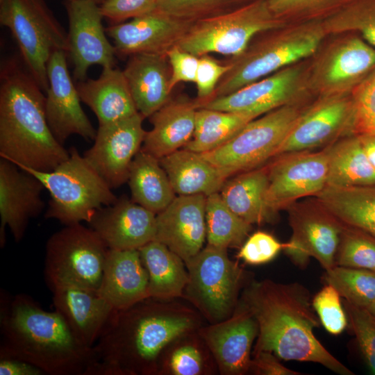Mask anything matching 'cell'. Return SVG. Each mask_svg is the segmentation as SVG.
Masks as SVG:
<instances>
[{"label": "cell", "mask_w": 375, "mask_h": 375, "mask_svg": "<svg viewBox=\"0 0 375 375\" xmlns=\"http://www.w3.org/2000/svg\"><path fill=\"white\" fill-rule=\"evenodd\" d=\"M193 22L153 12L106 28L116 55L163 53L176 46Z\"/></svg>", "instance_id": "obj_20"}, {"label": "cell", "mask_w": 375, "mask_h": 375, "mask_svg": "<svg viewBox=\"0 0 375 375\" xmlns=\"http://www.w3.org/2000/svg\"><path fill=\"white\" fill-rule=\"evenodd\" d=\"M229 69L228 62L222 64L209 54L199 56L194 83L200 103L212 98L219 81Z\"/></svg>", "instance_id": "obj_46"}, {"label": "cell", "mask_w": 375, "mask_h": 375, "mask_svg": "<svg viewBox=\"0 0 375 375\" xmlns=\"http://www.w3.org/2000/svg\"><path fill=\"white\" fill-rule=\"evenodd\" d=\"M157 0H106L100 5L104 18L113 24L156 11Z\"/></svg>", "instance_id": "obj_47"}, {"label": "cell", "mask_w": 375, "mask_h": 375, "mask_svg": "<svg viewBox=\"0 0 375 375\" xmlns=\"http://www.w3.org/2000/svg\"><path fill=\"white\" fill-rule=\"evenodd\" d=\"M135 105L150 117L169 99V63L167 54L137 53L129 56L122 70Z\"/></svg>", "instance_id": "obj_27"}, {"label": "cell", "mask_w": 375, "mask_h": 375, "mask_svg": "<svg viewBox=\"0 0 375 375\" xmlns=\"http://www.w3.org/2000/svg\"><path fill=\"white\" fill-rule=\"evenodd\" d=\"M108 248L90 227L66 225L46 244L44 274L50 287L72 285L99 291Z\"/></svg>", "instance_id": "obj_10"}, {"label": "cell", "mask_w": 375, "mask_h": 375, "mask_svg": "<svg viewBox=\"0 0 375 375\" xmlns=\"http://www.w3.org/2000/svg\"><path fill=\"white\" fill-rule=\"evenodd\" d=\"M258 333V323L242 302L232 316L199 332L220 371L233 375L249 370L251 349Z\"/></svg>", "instance_id": "obj_23"}, {"label": "cell", "mask_w": 375, "mask_h": 375, "mask_svg": "<svg viewBox=\"0 0 375 375\" xmlns=\"http://www.w3.org/2000/svg\"><path fill=\"white\" fill-rule=\"evenodd\" d=\"M138 250L149 275V298L167 299L181 296L188 281L183 260L156 240Z\"/></svg>", "instance_id": "obj_35"}, {"label": "cell", "mask_w": 375, "mask_h": 375, "mask_svg": "<svg viewBox=\"0 0 375 375\" xmlns=\"http://www.w3.org/2000/svg\"><path fill=\"white\" fill-rule=\"evenodd\" d=\"M256 374L265 375H299L300 372L287 368L277 359V357L269 351H260L255 353L251 360L249 370Z\"/></svg>", "instance_id": "obj_50"}, {"label": "cell", "mask_w": 375, "mask_h": 375, "mask_svg": "<svg viewBox=\"0 0 375 375\" xmlns=\"http://www.w3.org/2000/svg\"><path fill=\"white\" fill-rule=\"evenodd\" d=\"M315 198L341 224L375 239V185L326 186Z\"/></svg>", "instance_id": "obj_32"}, {"label": "cell", "mask_w": 375, "mask_h": 375, "mask_svg": "<svg viewBox=\"0 0 375 375\" xmlns=\"http://www.w3.org/2000/svg\"><path fill=\"white\" fill-rule=\"evenodd\" d=\"M144 119L138 112L99 126L93 145L83 155L111 189L128 180L131 162L141 149L147 132L142 126Z\"/></svg>", "instance_id": "obj_16"}, {"label": "cell", "mask_w": 375, "mask_h": 375, "mask_svg": "<svg viewBox=\"0 0 375 375\" xmlns=\"http://www.w3.org/2000/svg\"><path fill=\"white\" fill-rule=\"evenodd\" d=\"M323 36L320 27L302 26L277 32L249 45L228 62L230 69L219 81L212 98L228 95L311 56Z\"/></svg>", "instance_id": "obj_7"}, {"label": "cell", "mask_w": 375, "mask_h": 375, "mask_svg": "<svg viewBox=\"0 0 375 375\" xmlns=\"http://www.w3.org/2000/svg\"><path fill=\"white\" fill-rule=\"evenodd\" d=\"M204 194L178 195L156 215L154 240L166 245L184 262L201 249L206 238Z\"/></svg>", "instance_id": "obj_21"}, {"label": "cell", "mask_w": 375, "mask_h": 375, "mask_svg": "<svg viewBox=\"0 0 375 375\" xmlns=\"http://www.w3.org/2000/svg\"><path fill=\"white\" fill-rule=\"evenodd\" d=\"M68 151V158L51 171L17 166L37 177L49 191L46 218L65 226L89 223L99 209L114 203L117 198L76 147Z\"/></svg>", "instance_id": "obj_5"}, {"label": "cell", "mask_w": 375, "mask_h": 375, "mask_svg": "<svg viewBox=\"0 0 375 375\" xmlns=\"http://www.w3.org/2000/svg\"><path fill=\"white\" fill-rule=\"evenodd\" d=\"M158 1V0H157V1Z\"/></svg>", "instance_id": "obj_57"}, {"label": "cell", "mask_w": 375, "mask_h": 375, "mask_svg": "<svg viewBox=\"0 0 375 375\" xmlns=\"http://www.w3.org/2000/svg\"><path fill=\"white\" fill-rule=\"evenodd\" d=\"M55 310L75 336L92 348L117 311L99 292L72 285L51 287Z\"/></svg>", "instance_id": "obj_24"}, {"label": "cell", "mask_w": 375, "mask_h": 375, "mask_svg": "<svg viewBox=\"0 0 375 375\" xmlns=\"http://www.w3.org/2000/svg\"><path fill=\"white\" fill-rule=\"evenodd\" d=\"M206 224L208 244L224 249L241 247L252 229V224L226 206L219 192L207 196Z\"/></svg>", "instance_id": "obj_37"}, {"label": "cell", "mask_w": 375, "mask_h": 375, "mask_svg": "<svg viewBox=\"0 0 375 375\" xmlns=\"http://www.w3.org/2000/svg\"><path fill=\"white\" fill-rule=\"evenodd\" d=\"M324 0H267L269 10L276 17L304 10Z\"/></svg>", "instance_id": "obj_52"}, {"label": "cell", "mask_w": 375, "mask_h": 375, "mask_svg": "<svg viewBox=\"0 0 375 375\" xmlns=\"http://www.w3.org/2000/svg\"><path fill=\"white\" fill-rule=\"evenodd\" d=\"M335 265L375 272V239L359 229L343 225Z\"/></svg>", "instance_id": "obj_39"}, {"label": "cell", "mask_w": 375, "mask_h": 375, "mask_svg": "<svg viewBox=\"0 0 375 375\" xmlns=\"http://www.w3.org/2000/svg\"><path fill=\"white\" fill-rule=\"evenodd\" d=\"M301 72L289 66L220 97L200 103L199 108L244 113L258 117L284 105L294 103Z\"/></svg>", "instance_id": "obj_19"}, {"label": "cell", "mask_w": 375, "mask_h": 375, "mask_svg": "<svg viewBox=\"0 0 375 375\" xmlns=\"http://www.w3.org/2000/svg\"><path fill=\"white\" fill-rule=\"evenodd\" d=\"M76 85L81 102L94 113L99 126L138 112L123 71L115 67L103 68L97 78H87Z\"/></svg>", "instance_id": "obj_29"}, {"label": "cell", "mask_w": 375, "mask_h": 375, "mask_svg": "<svg viewBox=\"0 0 375 375\" xmlns=\"http://www.w3.org/2000/svg\"><path fill=\"white\" fill-rule=\"evenodd\" d=\"M226 249L208 244L185 262L186 298L216 323L231 316L243 280L242 270L229 259Z\"/></svg>", "instance_id": "obj_11"}, {"label": "cell", "mask_w": 375, "mask_h": 375, "mask_svg": "<svg viewBox=\"0 0 375 375\" xmlns=\"http://www.w3.org/2000/svg\"><path fill=\"white\" fill-rule=\"evenodd\" d=\"M292 235L283 251L299 267L311 257L328 270L335 265L343 224L315 197L297 201L287 209Z\"/></svg>", "instance_id": "obj_12"}, {"label": "cell", "mask_w": 375, "mask_h": 375, "mask_svg": "<svg viewBox=\"0 0 375 375\" xmlns=\"http://www.w3.org/2000/svg\"><path fill=\"white\" fill-rule=\"evenodd\" d=\"M68 19L67 56L73 64L77 82L87 79L94 65L114 67L116 52L107 38L100 5L92 0L65 1Z\"/></svg>", "instance_id": "obj_15"}, {"label": "cell", "mask_w": 375, "mask_h": 375, "mask_svg": "<svg viewBox=\"0 0 375 375\" xmlns=\"http://www.w3.org/2000/svg\"><path fill=\"white\" fill-rule=\"evenodd\" d=\"M233 0H158L156 11L183 20L196 21L219 13Z\"/></svg>", "instance_id": "obj_43"}, {"label": "cell", "mask_w": 375, "mask_h": 375, "mask_svg": "<svg viewBox=\"0 0 375 375\" xmlns=\"http://www.w3.org/2000/svg\"><path fill=\"white\" fill-rule=\"evenodd\" d=\"M22 62L9 57L1 62L0 156L17 165L51 171L69 153L52 134L44 92Z\"/></svg>", "instance_id": "obj_2"}, {"label": "cell", "mask_w": 375, "mask_h": 375, "mask_svg": "<svg viewBox=\"0 0 375 375\" xmlns=\"http://www.w3.org/2000/svg\"><path fill=\"white\" fill-rule=\"evenodd\" d=\"M242 302L258 323L255 353L269 351L284 360L312 362L340 375L354 374L315 337L314 329L320 322L302 285L254 282L245 290Z\"/></svg>", "instance_id": "obj_1"}, {"label": "cell", "mask_w": 375, "mask_h": 375, "mask_svg": "<svg viewBox=\"0 0 375 375\" xmlns=\"http://www.w3.org/2000/svg\"><path fill=\"white\" fill-rule=\"evenodd\" d=\"M303 111L295 102L281 106L248 122L221 147L200 154L227 178L259 167L275 157Z\"/></svg>", "instance_id": "obj_9"}, {"label": "cell", "mask_w": 375, "mask_h": 375, "mask_svg": "<svg viewBox=\"0 0 375 375\" xmlns=\"http://www.w3.org/2000/svg\"><path fill=\"white\" fill-rule=\"evenodd\" d=\"M67 54L58 51L50 58L47 65L49 81L45 96L46 118L57 141L64 145L72 135L94 140L97 130L81 105V99L69 74Z\"/></svg>", "instance_id": "obj_17"}, {"label": "cell", "mask_w": 375, "mask_h": 375, "mask_svg": "<svg viewBox=\"0 0 375 375\" xmlns=\"http://www.w3.org/2000/svg\"><path fill=\"white\" fill-rule=\"evenodd\" d=\"M127 181L131 199L156 215L176 197L159 159L142 149L131 162Z\"/></svg>", "instance_id": "obj_34"}, {"label": "cell", "mask_w": 375, "mask_h": 375, "mask_svg": "<svg viewBox=\"0 0 375 375\" xmlns=\"http://www.w3.org/2000/svg\"><path fill=\"white\" fill-rule=\"evenodd\" d=\"M143 302L116 311L92 347V375L151 372L163 348L192 328L190 318L162 314Z\"/></svg>", "instance_id": "obj_4"}, {"label": "cell", "mask_w": 375, "mask_h": 375, "mask_svg": "<svg viewBox=\"0 0 375 375\" xmlns=\"http://www.w3.org/2000/svg\"><path fill=\"white\" fill-rule=\"evenodd\" d=\"M333 31H356L375 48V0H358L344 16V22L330 26Z\"/></svg>", "instance_id": "obj_44"}, {"label": "cell", "mask_w": 375, "mask_h": 375, "mask_svg": "<svg viewBox=\"0 0 375 375\" xmlns=\"http://www.w3.org/2000/svg\"><path fill=\"white\" fill-rule=\"evenodd\" d=\"M0 23L10 30L22 62L46 92L49 60L56 51L67 53V31L44 0H0Z\"/></svg>", "instance_id": "obj_6"}, {"label": "cell", "mask_w": 375, "mask_h": 375, "mask_svg": "<svg viewBox=\"0 0 375 375\" xmlns=\"http://www.w3.org/2000/svg\"><path fill=\"white\" fill-rule=\"evenodd\" d=\"M268 184L267 167H259L226 181L219 194L226 206L247 222L271 223L278 212L267 202Z\"/></svg>", "instance_id": "obj_30"}, {"label": "cell", "mask_w": 375, "mask_h": 375, "mask_svg": "<svg viewBox=\"0 0 375 375\" xmlns=\"http://www.w3.org/2000/svg\"><path fill=\"white\" fill-rule=\"evenodd\" d=\"M175 193L178 195L219 192L227 178L199 153L178 149L160 159Z\"/></svg>", "instance_id": "obj_31"}, {"label": "cell", "mask_w": 375, "mask_h": 375, "mask_svg": "<svg viewBox=\"0 0 375 375\" xmlns=\"http://www.w3.org/2000/svg\"><path fill=\"white\" fill-rule=\"evenodd\" d=\"M170 368L176 375H197L202 368V358L199 351L191 346L177 349L170 359Z\"/></svg>", "instance_id": "obj_49"}, {"label": "cell", "mask_w": 375, "mask_h": 375, "mask_svg": "<svg viewBox=\"0 0 375 375\" xmlns=\"http://www.w3.org/2000/svg\"><path fill=\"white\" fill-rule=\"evenodd\" d=\"M360 136L365 152L375 172V135H358Z\"/></svg>", "instance_id": "obj_53"}, {"label": "cell", "mask_w": 375, "mask_h": 375, "mask_svg": "<svg viewBox=\"0 0 375 375\" xmlns=\"http://www.w3.org/2000/svg\"><path fill=\"white\" fill-rule=\"evenodd\" d=\"M375 67V48L353 35L335 45L315 69V82L324 97L357 86ZM354 89V88H353Z\"/></svg>", "instance_id": "obj_25"}, {"label": "cell", "mask_w": 375, "mask_h": 375, "mask_svg": "<svg viewBox=\"0 0 375 375\" xmlns=\"http://www.w3.org/2000/svg\"><path fill=\"white\" fill-rule=\"evenodd\" d=\"M1 375H42L45 373L39 367L22 359L0 356Z\"/></svg>", "instance_id": "obj_51"}, {"label": "cell", "mask_w": 375, "mask_h": 375, "mask_svg": "<svg viewBox=\"0 0 375 375\" xmlns=\"http://www.w3.org/2000/svg\"><path fill=\"white\" fill-rule=\"evenodd\" d=\"M282 24L267 1L258 0L194 21L177 46L197 56L215 53L233 58L242 53L255 36Z\"/></svg>", "instance_id": "obj_8"}, {"label": "cell", "mask_w": 375, "mask_h": 375, "mask_svg": "<svg viewBox=\"0 0 375 375\" xmlns=\"http://www.w3.org/2000/svg\"><path fill=\"white\" fill-rule=\"evenodd\" d=\"M99 292L116 310L149 298V275L138 249L108 250Z\"/></svg>", "instance_id": "obj_26"}, {"label": "cell", "mask_w": 375, "mask_h": 375, "mask_svg": "<svg viewBox=\"0 0 375 375\" xmlns=\"http://www.w3.org/2000/svg\"><path fill=\"white\" fill-rule=\"evenodd\" d=\"M166 54L171 68V92L181 82H195L199 56L183 51L177 45L167 51Z\"/></svg>", "instance_id": "obj_48"}, {"label": "cell", "mask_w": 375, "mask_h": 375, "mask_svg": "<svg viewBox=\"0 0 375 375\" xmlns=\"http://www.w3.org/2000/svg\"><path fill=\"white\" fill-rule=\"evenodd\" d=\"M354 135H375V67L353 90Z\"/></svg>", "instance_id": "obj_42"}, {"label": "cell", "mask_w": 375, "mask_h": 375, "mask_svg": "<svg viewBox=\"0 0 375 375\" xmlns=\"http://www.w3.org/2000/svg\"><path fill=\"white\" fill-rule=\"evenodd\" d=\"M253 119L256 117L244 113L199 108L192 138L183 149L199 153L212 151L230 140Z\"/></svg>", "instance_id": "obj_36"}, {"label": "cell", "mask_w": 375, "mask_h": 375, "mask_svg": "<svg viewBox=\"0 0 375 375\" xmlns=\"http://www.w3.org/2000/svg\"><path fill=\"white\" fill-rule=\"evenodd\" d=\"M283 243L272 235L257 231L241 246L238 256L251 265H261L272 260L283 250Z\"/></svg>", "instance_id": "obj_45"}, {"label": "cell", "mask_w": 375, "mask_h": 375, "mask_svg": "<svg viewBox=\"0 0 375 375\" xmlns=\"http://www.w3.org/2000/svg\"><path fill=\"white\" fill-rule=\"evenodd\" d=\"M88 224L108 249H139L155 239L156 214L122 197L99 209Z\"/></svg>", "instance_id": "obj_22"}, {"label": "cell", "mask_w": 375, "mask_h": 375, "mask_svg": "<svg viewBox=\"0 0 375 375\" xmlns=\"http://www.w3.org/2000/svg\"><path fill=\"white\" fill-rule=\"evenodd\" d=\"M45 189L33 174L19 168L12 161L0 159V244L6 243V227L13 238L19 242L24 237L29 219L43 210L41 197Z\"/></svg>", "instance_id": "obj_18"}, {"label": "cell", "mask_w": 375, "mask_h": 375, "mask_svg": "<svg viewBox=\"0 0 375 375\" xmlns=\"http://www.w3.org/2000/svg\"><path fill=\"white\" fill-rule=\"evenodd\" d=\"M324 280L354 306L366 308L375 300L374 271L335 265L326 270Z\"/></svg>", "instance_id": "obj_38"}, {"label": "cell", "mask_w": 375, "mask_h": 375, "mask_svg": "<svg viewBox=\"0 0 375 375\" xmlns=\"http://www.w3.org/2000/svg\"><path fill=\"white\" fill-rule=\"evenodd\" d=\"M94 1L96 3L101 5L102 3H103L106 0H92Z\"/></svg>", "instance_id": "obj_55"}, {"label": "cell", "mask_w": 375, "mask_h": 375, "mask_svg": "<svg viewBox=\"0 0 375 375\" xmlns=\"http://www.w3.org/2000/svg\"><path fill=\"white\" fill-rule=\"evenodd\" d=\"M349 326L362 356L372 374H375V317L366 308L344 301Z\"/></svg>", "instance_id": "obj_40"}, {"label": "cell", "mask_w": 375, "mask_h": 375, "mask_svg": "<svg viewBox=\"0 0 375 375\" xmlns=\"http://www.w3.org/2000/svg\"><path fill=\"white\" fill-rule=\"evenodd\" d=\"M1 310L0 356L15 357L50 375H85L92 348L83 344L56 310L17 294Z\"/></svg>", "instance_id": "obj_3"}, {"label": "cell", "mask_w": 375, "mask_h": 375, "mask_svg": "<svg viewBox=\"0 0 375 375\" xmlns=\"http://www.w3.org/2000/svg\"><path fill=\"white\" fill-rule=\"evenodd\" d=\"M340 295L331 285L326 284L312 299V308L325 330L332 335L342 333L348 325Z\"/></svg>", "instance_id": "obj_41"}, {"label": "cell", "mask_w": 375, "mask_h": 375, "mask_svg": "<svg viewBox=\"0 0 375 375\" xmlns=\"http://www.w3.org/2000/svg\"><path fill=\"white\" fill-rule=\"evenodd\" d=\"M354 121L351 95L324 97L303 112L277 149L275 157L326 147L344 134L354 135Z\"/></svg>", "instance_id": "obj_14"}, {"label": "cell", "mask_w": 375, "mask_h": 375, "mask_svg": "<svg viewBox=\"0 0 375 375\" xmlns=\"http://www.w3.org/2000/svg\"><path fill=\"white\" fill-rule=\"evenodd\" d=\"M326 149L328 156L326 186L375 185V172L359 135H346Z\"/></svg>", "instance_id": "obj_33"}, {"label": "cell", "mask_w": 375, "mask_h": 375, "mask_svg": "<svg viewBox=\"0 0 375 375\" xmlns=\"http://www.w3.org/2000/svg\"><path fill=\"white\" fill-rule=\"evenodd\" d=\"M65 1H72V0H65Z\"/></svg>", "instance_id": "obj_56"}, {"label": "cell", "mask_w": 375, "mask_h": 375, "mask_svg": "<svg viewBox=\"0 0 375 375\" xmlns=\"http://www.w3.org/2000/svg\"><path fill=\"white\" fill-rule=\"evenodd\" d=\"M199 101L185 98L169 99L150 117L152 128L146 132L141 149L160 159L192 139Z\"/></svg>", "instance_id": "obj_28"}, {"label": "cell", "mask_w": 375, "mask_h": 375, "mask_svg": "<svg viewBox=\"0 0 375 375\" xmlns=\"http://www.w3.org/2000/svg\"><path fill=\"white\" fill-rule=\"evenodd\" d=\"M267 167V199L276 212L306 197H313L326 186L328 156L326 147L278 156Z\"/></svg>", "instance_id": "obj_13"}, {"label": "cell", "mask_w": 375, "mask_h": 375, "mask_svg": "<svg viewBox=\"0 0 375 375\" xmlns=\"http://www.w3.org/2000/svg\"><path fill=\"white\" fill-rule=\"evenodd\" d=\"M366 309L375 317V300Z\"/></svg>", "instance_id": "obj_54"}]
</instances>
